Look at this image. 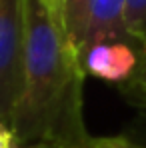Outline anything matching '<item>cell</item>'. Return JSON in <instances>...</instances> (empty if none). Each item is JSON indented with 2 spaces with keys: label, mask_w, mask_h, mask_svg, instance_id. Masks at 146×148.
<instances>
[{
  "label": "cell",
  "mask_w": 146,
  "mask_h": 148,
  "mask_svg": "<svg viewBox=\"0 0 146 148\" xmlns=\"http://www.w3.org/2000/svg\"><path fill=\"white\" fill-rule=\"evenodd\" d=\"M16 136L10 130V126H6L4 122H0V148H16Z\"/></svg>",
  "instance_id": "30bf717a"
},
{
  "label": "cell",
  "mask_w": 146,
  "mask_h": 148,
  "mask_svg": "<svg viewBox=\"0 0 146 148\" xmlns=\"http://www.w3.org/2000/svg\"><path fill=\"white\" fill-rule=\"evenodd\" d=\"M126 136L132 138L134 142H138L140 146L146 148V112H142L134 120V124L130 126V132H126Z\"/></svg>",
  "instance_id": "9c48e42d"
},
{
  "label": "cell",
  "mask_w": 146,
  "mask_h": 148,
  "mask_svg": "<svg viewBox=\"0 0 146 148\" xmlns=\"http://www.w3.org/2000/svg\"><path fill=\"white\" fill-rule=\"evenodd\" d=\"M24 60V0H0V122L6 126L22 94Z\"/></svg>",
  "instance_id": "7a4b0ae2"
},
{
  "label": "cell",
  "mask_w": 146,
  "mask_h": 148,
  "mask_svg": "<svg viewBox=\"0 0 146 148\" xmlns=\"http://www.w3.org/2000/svg\"><path fill=\"white\" fill-rule=\"evenodd\" d=\"M88 148H144L126 134H116V136H92Z\"/></svg>",
  "instance_id": "ba28073f"
},
{
  "label": "cell",
  "mask_w": 146,
  "mask_h": 148,
  "mask_svg": "<svg viewBox=\"0 0 146 148\" xmlns=\"http://www.w3.org/2000/svg\"><path fill=\"white\" fill-rule=\"evenodd\" d=\"M44 2L50 8V12L54 14V18L62 24V6H64V0H44Z\"/></svg>",
  "instance_id": "8fae6325"
},
{
  "label": "cell",
  "mask_w": 146,
  "mask_h": 148,
  "mask_svg": "<svg viewBox=\"0 0 146 148\" xmlns=\"http://www.w3.org/2000/svg\"><path fill=\"white\" fill-rule=\"evenodd\" d=\"M124 4L126 0H92L78 56L86 46L94 44L98 40L130 38L124 28Z\"/></svg>",
  "instance_id": "277c9868"
},
{
  "label": "cell",
  "mask_w": 146,
  "mask_h": 148,
  "mask_svg": "<svg viewBox=\"0 0 146 148\" xmlns=\"http://www.w3.org/2000/svg\"><path fill=\"white\" fill-rule=\"evenodd\" d=\"M26 60L10 130L18 144L88 148L84 78L78 52L44 0H24Z\"/></svg>",
  "instance_id": "6da1fadb"
},
{
  "label": "cell",
  "mask_w": 146,
  "mask_h": 148,
  "mask_svg": "<svg viewBox=\"0 0 146 148\" xmlns=\"http://www.w3.org/2000/svg\"><path fill=\"white\" fill-rule=\"evenodd\" d=\"M118 90L126 98V102H130L132 106H136L142 112H146V50H142L140 64H138L134 76L126 84H122Z\"/></svg>",
  "instance_id": "52a82bcc"
},
{
  "label": "cell",
  "mask_w": 146,
  "mask_h": 148,
  "mask_svg": "<svg viewBox=\"0 0 146 148\" xmlns=\"http://www.w3.org/2000/svg\"><path fill=\"white\" fill-rule=\"evenodd\" d=\"M142 46L134 38H106L86 46L80 52L82 70L88 76L116 84H126L140 64Z\"/></svg>",
  "instance_id": "3957f363"
},
{
  "label": "cell",
  "mask_w": 146,
  "mask_h": 148,
  "mask_svg": "<svg viewBox=\"0 0 146 148\" xmlns=\"http://www.w3.org/2000/svg\"><path fill=\"white\" fill-rule=\"evenodd\" d=\"M90 4L92 0H64V6H62V28L70 44L76 48V52L80 50L82 38H84Z\"/></svg>",
  "instance_id": "5b68a950"
},
{
  "label": "cell",
  "mask_w": 146,
  "mask_h": 148,
  "mask_svg": "<svg viewBox=\"0 0 146 148\" xmlns=\"http://www.w3.org/2000/svg\"><path fill=\"white\" fill-rule=\"evenodd\" d=\"M124 28L128 36L146 50V0H126Z\"/></svg>",
  "instance_id": "8992f818"
},
{
  "label": "cell",
  "mask_w": 146,
  "mask_h": 148,
  "mask_svg": "<svg viewBox=\"0 0 146 148\" xmlns=\"http://www.w3.org/2000/svg\"><path fill=\"white\" fill-rule=\"evenodd\" d=\"M16 148H58V146H52L46 142H30V144H18Z\"/></svg>",
  "instance_id": "7c38bea8"
}]
</instances>
